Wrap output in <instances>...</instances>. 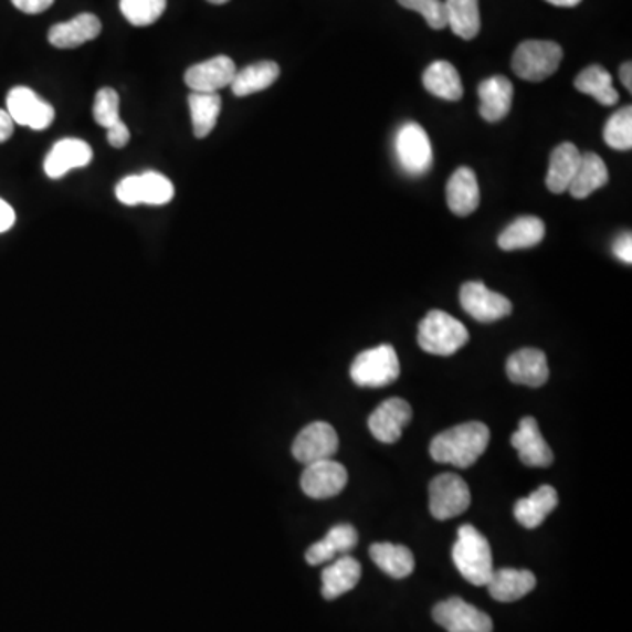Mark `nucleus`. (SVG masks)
Returning a JSON list of instances; mask_svg holds the SVG:
<instances>
[{
  "mask_svg": "<svg viewBox=\"0 0 632 632\" xmlns=\"http://www.w3.org/2000/svg\"><path fill=\"white\" fill-rule=\"evenodd\" d=\"M411 417L410 402L399 398L387 399L369 417V431L381 443H396L401 440L402 429L411 422Z\"/></svg>",
  "mask_w": 632,
  "mask_h": 632,
  "instance_id": "nucleus-15",
  "label": "nucleus"
},
{
  "mask_svg": "<svg viewBox=\"0 0 632 632\" xmlns=\"http://www.w3.org/2000/svg\"><path fill=\"white\" fill-rule=\"evenodd\" d=\"M208 2H211V4H227V2H229V0H208Z\"/></svg>",
  "mask_w": 632,
  "mask_h": 632,
  "instance_id": "nucleus-46",
  "label": "nucleus"
},
{
  "mask_svg": "<svg viewBox=\"0 0 632 632\" xmlns=\"http://www.w3.org/2000/svg\"><path fill=\"white\" fill-rule=\"evenodd\" d=\"M190 115H192L193 134L199 139L210 136L222 112V97L219 94H199L192 92L189 97Z\"/></svg>",
  "mask_w": 632,
  "mask_h": 632,
  "instance_id": "nucleus-34",
  "label": "nucleus"
},
{
  "mask_svg": "<svg viewBox=\"0 0 632 632\" xmlns=\"http://www.w3.org/2000/svg\"><path fill=\"white\" fill-rule=\"evenodd\" d=\"M545 238V223L538 217H522L509 223L497 238V244L505 252L533 249Z\"/></svg>",
  "mask_w": 632,
  "mask_h": 632,
  "instance_id": "nucleus-32",
  "label": "nucleus"
},
{
  "mask_svg": "<svg viewBox=\"0 0 632 632\" xmlns=\"http://www.w3.org/2000/svg\"><path fill=\"white\" fill-rule=\"evenodd\" d=\"M444 13L446 27L464 41H471L480 34L482 18L478 0H444Z\"/></svg>",
  "mask_w": 632,
  "mask_h": 632,
  "instance_id": "nucleus-30",
  "label": "nucleus"
},
{
  "mask_svg": "<svg viewBox=\"0 0 632 632\" xmlns=\"http://www.w3.org/2000/svg\"><path fill=\"white\" fill-rule=\"evenodd\" d=\"M575 86L581 94L594 97L602 106H615L619 103V92L613 88L611 74L601 65L583 69L575 80Z\"/></svg>",
  "mask_w": 632,
  "mask_h": 632,
  "instance_id": "nucleus-33",
  "label": "nucleus"
},
{
  "mask_svg": "<svg viewBox=\"0 0 632 632\" xmlns=\"http://www.w3.org/2000/svg\"><path fill=\"white\" fill-rule=\"evenodd\" d=\"M446 202L452 213L457 217H467L478 210L480 187L473 169L459 167L457 171L450 176L446 185Z\"/></svg>",
  "mask_w": 632,
  "mask_h": 632,
  "instance_id": "nucleus-21",
  "label": "nucleus"
},
{
  "mask_svg": "<svg viewBox=\"0 0 632 632\" xmlns=\"http://www.w3.org/2000/svg\"><path fill=\"white\" fill-rule=\"evenodd\" d=\"M536 587L535 572L527 569H494L487 589L492 598L499 602H513L526 598Z\"/></svg>",
  "mask_w": 632,
  "mask_h": 632,
  "instance_id": "nucleus-22",
  "label": "nucleus"
},
{
  "mask_svg": "<svg viewBox=\"0 0 632 632\" xmlns=\"http://www.w3.org/2000/svg\"><path fill=\"white\" fill-rule=\"evenodd\" d=\"M423 86L429 94L434 97L443 98V101H461L464 95L462 88L461 76H459L457 69L453 67L450 62L438 61L432 62L425 73H423Z\"/></svg>",
  "mask_w": 632,
  "mask_h": 632,
  "instance_id": "nucleus-29",
  "label": "nucleus"
},
{
  "mask_svg": "<svg viewBox=\"0 0 632 632\" xmlns=\"http://www.w3.org/2000/svg\"><path fill=\"white\" fill-rule=\"evenodd\" d=\"M432 617L449 632H492L491 617L461 598H450L432 610Z\"/></svg>",
  "mask_w": 632,
  "mask_h": 632,
  "instance_id": "nucleus-11",
  "label": "nucleus"
},
{
  "mask_svg": "<svg viewBox=\"0 0 632 632\" xmlns=\"http://www.w3.org/2000/svg\"><path fill=\"white\" fill-rule=\"evenodd\" d=\"M399 166L413 178L428 175L432 167V145L422 125L408 122L396 136Z\"/></svg>",
  "mask_w": 632,
  "mask_h": 632,
  "instance_id": "nucleus-7",
  "label": "nucleus"
},
{
  "mask_svg": "<svg viewBox=\"0 0 632 632\" xmlns=\"http://www.w3.org/2000/svg\"><path fill=\"white\" fill-rule=\"evenodd\" d=\"M513 83L505 76H492L480 83V115L488 124H497L508 116L513 104Z\"/></svg>",
  "mask_w": 632,
  "mask_h": 632,
  "instance_id": "nucleus-19",
  "label": "nucleus"
},
{
  "mask_svg": "<svg viewBox=\"0 0 632 632\" xmlns=\"http://www.w3.org/2000/svg\"><path fill=\"white\" fill-rule=\"evenodd\" d=\"M613 253L619 261L631 264L632 262V238L631 234H622L619 240L613 243Z\"/></svg>",
  "mask_w": 632,
  "mask_h": 632,
  "instance_id": "nucleus-41",
  "label": "nucleus"
},
{
  "mask_svg": "<svg viewBox=\"0 0 632 632\" xmlns=\"http://www.w3.org/2000/svg\"><path fill=\"white\" fill-rule=\"evenodd\" d=\"M581 151L572 143H562L551 151L550 167H548L547 187L551 193L568 192L572 178L580 166Z\"/></svg>",
  "mask_w": 632,
  "mask_h": 632,
  "instance_id": "nucleus-25",
  "label": "nucleus"
},
{
  "mask_svg": "<svg viewBox=\"0 0 632 632\" xmlns=\"http://www.w3.org/2000/svg\"><path fill=\"white\" fill-rule=\"evenodd\" d=\"M610 181L607 164L599 155L581 154L580 166L577 175L569 185V193L575 199H587L596 190L602 189Z\"/></svg>",
  "mask_w": 632,
  "mask_h": 632,
  "instance_id": "nucleus-27",
  "label": "nucleus"
},
{
  "mask_svg": "<svg viewBox=\"0 0 632 632\" xmlns=\"http://www.w3.org/2000/svg\"><path fill=\"white\" fill-rule=\"evenodd\" d=\"M92 148L82 139H62L53 146L44 160V172L52 180H59L73 169L88 166L92 162Z\"/></svg>",
  "mask_w": 632,
  "mask_h": 632,
  "instance_id": "nucleus-18",
  "label": "nucleus"
},
{
  "mask_svg": "<svg viewBox=\"0 0 632 632\" xmlns=\"http://www.w3.org/2000/svg\"><path fill=\"white\" fill-rule=\"evenodd\" d=\"M488 441H491V431L485 423L466 422L438 434L432 440L429 452H431V457L440 464H450V466L466 470L482 457L487 450Z\"/></svg>",
  "mask_w": 632,
  "mask_h": 632,
  "instance_id": "nucleus-1",
  "label": "nucleus"
},
{
  "mask_svg": "<svg viewBox=\"0 0 632 632\" xmlns=\"http://www.w3.org/2000/svg\"><path fill=\"white\" fill-rule=\"evenodd\" d=\"M14 222H17V214H14L13 208L4 199H0V234L8 232Z\"/></svg>",
  "mask_w": 632,
  "mask_h": 632,
  "instance_id": "nucleus-42",
  "label": "nucleus"
},
{
  "mask_svg": "<svg viewBox=\"0 0 632 632\" xmlns=\"http://www.w3.org/2000/svg\"><path fill=\"white\" fill-rule=\"evenodd\" d=\"M453 565L462 577L476 587L487 586L494 572L491 543L471 524L461 526L452 550Z\"/></svg>",
  "mask_w": 632,
  "mask_h": 632,
  "instance_id": "nucleus-2",
  "label": "nucleus"
},
{
  "mask_svg": "<svg viewBox=\"0 0 632 632\" xmlns=\"http://www.w3.org/2000/svg\"><path fill=\"white\" fill-rule=\"evenodd\" d=\"M280 77V65L276 62L264 61L246 65L238 71L232 82V94L235 97H249L256 92L265 91L274 85Z\"/></svg>",
  "mask_w": 632,
  "mask_h": 632,
  "instance_id": "nucleus-31",
  "label": "nucleus"
},
{
  "mask_svg": "<svg viewBox=\"0 0 632 632\" xmlns=\"http://www.w3.org/2000/svg\"><path fill=\"white\" fill-rule=\"evenodd\" d=\"M107 141L113 148H125L127 143L130 141V133H128L127 125L124 122L113 125L107 128Z\"/></svg>",
  "mask_w": 632,
  "mask_h": 632,
  "instance_id": "nucleus-39",
  "label": "nucleus"
},
{
  "mask_svg": "<svg viewBox=\"0 0 632 632\" xmlns=\"http://www.w3.org/2000/svg\"><path fill=\"white\" fill-rule=\"evenodd\" d=\"M14 8L20 9L25 14L44 13L46 9L52 8L55 0H11Z\"/></svg>",
  "mask_w": 632,
  "mask_h": 632,
  "instance_id": "nucleus-40",
  "label": "nucleus"
},
{
  "mask_svg": "<svg viewBox=\"0 0 632 632\" xmlns=\"http://www.w3.org/2000/svg\"><path fill=\"white\" fill-rule=\"evenodd\" d=\"M103 31V23L95 14H77L69 22L56 23L48 32V41L61 50H73L82 44L94 41Z\"/></svg>",
  "mask_w": 632,
  "mask_h": 632,
  "instance_id": "nucleus-20",
  "label": "nucleus"
},
{
  "mask_svg": "<svg viewBox=\"0 0 632 632\" xmlns=\"http://www.w3.org/2000/svg\"><path fill=\"white\" fill-rule=\"evenodd\" d=\"M167 0H120V11L128 23L154 25L166 11Z\"/></svg>",
  "mask_w": 632,
  "mask_h": 632,
  "instance_id": "nucleus-36",
  "label": "nucleus"
},
{
  "mask_svg": "<svg viewBox=\"0 0 632 632\" xmlns=\"http://www.w3.org/2000/svg\"><path fill=\"white\" fill-rule=\"evenodd\" d=\"M372 562L396 580L410 577L414 571V557L410 548L392 543H375L369 548Z\"/></svg>",
  "mask_w": 632,
  "mask_h": 632,
  "instance_id": "nucleus-28",
  "label": "nucleus"
},
{
  "mask_svg": "<svg viewBox=\"0 0 632 632\" xmlns=\"http://www.w3.org/2000/svg\"><path fill=\"white\" fill-rule=\"evenodd\" d=\"M512 446L517 449L518 459L527 467H548L554 462V452L539 431L533 417L520 420L518 431L512 434Z\"/></svg>",
  "mask_w": 632,
  "mask_h": 632,
  "instance_id": "nucleus-16",
  "label": "nucleus"
},
{
  "mask_svg": "<svg viewBox=\"0 0 632 632\" xmlns=\"http://www.w3.org/2000/svg\"><path fill=\"white\" fill-rule=\"evenodd\" d=\"M550 4L559 6V8H575L580 4L581 0H547Z\"/></svg>",
  "mask_w": 632,
  "mask_h": 632,
  "instance_id": "nucleus-45",
  "label": "nucleus"
},
{
  "mask_svg": "<svg viewBox=\"0 0 632 632\" xmlns=\"http://www.w3.org/2000/svg\"><path fill=\"white\" fill-rule=\"evenodd\" d=\"M398 2L402 8L422 14L428 25L434 31H441L446 27L443 0H398Z\"/></svg>",
  "mask_w": 632,
  "mask_h": 632,
  "instance_id": "nucleus-38",
  "label": "nucleus"
},
{
  "mask_svg": "<svg viewBox=\"0 0 632 632\" xmlns=\"http://www.w3.org/2000/svg\"><path fill=\"white\" fill-rule=\"evenodd\" d=\"M357 543H359L357 529L350 524H339V526L333 527L322 541L315 543L308 548L306 560H308L309 566L324 565L338 554L347 556L348 551L357 547Z\"/></svg>",
  "mask_w": 632,
  "mask_h": 632,
  "instance_id": "nucleus-24",
  "label": "nucleus"
},
{
  "mask_svg": "<svg viewBox=\"0 0 632 632\" xmlns=\"http://www.w3.org/2000/svg\"><path fill=\"white\" fill-rule=\"evenodd\" d=\"M459 299H461L462 309L480 324H492L513 312V304L506 299L505 295L492 292L482 282L464 283Z\"/></svg>",
  "mask_w": 632,
  "mask_h": 632,
  "instance_id": "nucleus-9",
  "label": "nucleus"
},
{
  "mask_svg": "<svg viewBox=\"0 0 632 632\" xmlns=\"http://www.w3.org/2000/svg\"><path fill=\"white\" fill-rule=\"evenodd\" d=\"M14 122L8 112L0 109V143L8 141L9 137L13 136Z\"/></svg>",
  "mask_w": 632,
  "mask_h": 632,
  "instance_id": "nucleus-43",
  "label": "nucleus"
},
{
  "mask_svg": "<svg viewBox=\"0 0 632 632\" xmlns=\"http://www.w3.org/2000/svg\"><path fill=\"white\" fill-rule=\"evenodd\" d=\"M506 372L513 383L526 385L538 389L547 383L550 371H548L547 355L536 348H522L509 355L506 362Z\"/></svg>",
  "mask_w": 632,
  "mask_h": 632,
  "instance_id": "nucleus-17",
  "label": "nucleus"
},
{
  "mask_svg": "<svg viewBox=\"0 0 632 632\" xmlns=\"http://www.w3.org/2000/svg\"><path fill=\"white\" fill-rule=\"evenodd\" d=\"M338 432L330 423L313 422L297 434L292 444V453L295 461L308 466L313 462L333 459L334 453L338 452Z\"/></svg>",
  "mask_w": 632,
  "mask_h": 632,
  "instance_id": "nucleus-10",
  "label": "nucleus"
},
{
  "mask_svg": "<svg viewBox=\"0 0 632 632\" xmlns=\"http://www.w3.org/2000/svg\"><path fill=\"white\" fill-rule=\"evenodd\" d=\"M94 118L104 128L120 122V97L113 88H101L95 95Z\"/></svg>",
  "mask_w": 632,
  "mask_h": 632,
  "instance_id": "nucleus-37",
  "label": "nucleus"
},
{
  "mask_svg": "<svg viewBox=\"0 0 632 632\" xmlns=\"http://www.w3.org/2000/svg\"><path fill=\"white\" fill-rule=\"evenodd\" d=\"M235 73L238 67L234 61L229 56L219 55L187 69L185 83L190 91L199 94H219V91L232 85Z\"/></svg>",
  "mask_w": 632,
  "mask_h": 632,
  "instance_id": "nucleus-14",
  "label": "nucleus"
},
{
  "mask_svg": "<svg viewBox=\"0 0 632 632\" xmlns=\"http://www.w3.org/2000/svg\"><path fill=\"white\" fill-rule=\"evenodd\" d=\"M557 505H559V496H557L556 488L550 487V485H541L529 497L517 501L513 512H515V518L520 526L526 527V529H536L557 508Z\"/></svg>",
  "mask_w": 632,
  "mask_h": 632,
  "instance_id": "nucleus-26",
  "label": "nucleus"
},
{
  "mask_svg": "<svg viewBox=\"0 0 632 632\" xmlns=\"http://www.w3.org/2000/svg\"><path fill=\"white\" fill-rule=\"evenodd\" d=\"M9 116L14 124L32 130H44L55 120V109L52 104L44 103L34 91L27 86H17L8 94Z\"/></svg>",
  "mask_w": 632,
  "mask_h": 632,
  "instance_id": "nucleus-12",
  "label": "nucleus"
},
{
  "mask_svg": "<svg viewBox=\"0 0 632 632\" xmlns=\"http://www.w3.org/2000/svg\"><path fill=\"white\" fill-rule=\"evenodd\" d=\"M399 375H401V364L398 354L390 345H380L357 355L350 369L354 383L366 389H381L392 385Z\"/></svg>",
  "mask_w": 632,
  "mask_h": 632,
  "instance_id": "nucleus-5",
  "label": "nucleus"
},
{
  "mask_svg": "<svg viewBox=\"0 0 632 632\" xmlns=\"http://www.w3.org/2000/svg\"><path fill=\"white\" fill-rule=\"evenodd\" d=\"M471 491L467 483L453 473H444L429 485V509L436 520H450L467 512Z\"/></svg>",
  "mask_w": 632,
  "mask_h": 632,
  "instance_id": "nucleus-8",
  "label": "nucleus"
},
{
  "mask_svg": "<svg viewBox=\"0 0 632 632\" xmlns=\"http://www.w3.org/2000/svg\"><path fill=\"white\" fill-rule=\"evenodd\" d=\"M604 141L617 151L632 148V107L625 106L611 116L604 127Z\"/></svg>",
  "mask_w": 632,
  "mask_h": 632,
  "instance_id": "nucleus-35",
  "label": "nucleus"
},
{
  "mask_svg": "<svg viewBox=\"0 0 632 632\" xmlns=\"http://www.w3.org/2000/svg\"><path fill=\"white\" fill-rule=\"evenodd\" d=\"M175 185L160 172L127 176L116 187V199L125 206H164L172 201Z\"/></svg>",
  "mask_w": 632,
  "mask_h": 632,
  "instance_id": "nucleus-6",
  "label": "nucleus"
},
{
  "mask_svg": "<svg viewBox=\"0 0 632 632\" xmlns=\"http://www.w3.org/2000/svg\"><path fill=\"white\" fill-rule=\"evenodd\" d=\"M348 471L343 464L327 459V461L313 462L304 470L301 476V488L313 499H329L338 496L347 487Z\"/></svg>",
  "mask_w": 632,
  "mask_h": 632,
  "instance_id": "nucleus-13",
  "label": "nucleus"
},
{
  "mask_svg": "<svg viewBox=\"0 0 632 632\" xmlns=\"http://www.w3.org/2000/svg\"><path fill=\"white\" fill-rule=\"evenodd\" d=\"M620 82L624 83L625 88L632 92V65L631 62H625L622 67H620Z\"/></svg>",
  "mask_w": 632,
  "mask_h": 632,
  "instance_id": "nucleus-44",
  "label": "nucleus"
},
{
  "mask_svg": "<svg viewBox=\"0 0 632 632\" xmlns=\"http://www.w3.org/2000/svg\"><path fill=\"white\" fill-rule=\"evenodd\" d=\"M470 341L466 327L449 313L432 309L419 325V345L425 354L450 357Z\"/></svg>",
  "mask_w": 632,
  "mask_h": 632,
  "instance_id": "nucleus-3",
  "label": "nucleus"
},
{
  "mask_svg": "<svg viewBox=\"0 0 632 632\" xmlns=\"http://www.w3.org/2000/svg\"><path fill=\"white\" fill-rule=\"evenodd\" d=\"M562 56H565L562 48L554 41L530 39L518 44L513 53V71L526 82H545L551 74L557 73Z\"/></svg>",
  "mask_w": 632,
  "mask_h": 632,
  "instance_id": "nucleus-4",
  "label": "nucleus"
},
{
  "mask_svg": "<svg viewBox=\"0 0 632 632\" xmlns=\"http://www.w3.org/2000/svg\"><path fill=\"white\" fill-rule=\"evenodd\" d=\"M362 577V566L350 556H343L334 565L327 566L322 572V594L325 599H338L359 586Z\"/></svg>",
  "mask_w": 632,
  "mask_h": 632,
  "instance_id": "nucleus-23",
  "label": "nucleus"
}]
</instances>
